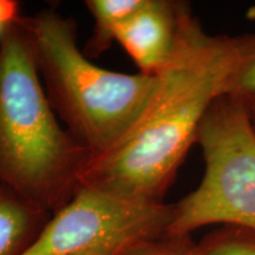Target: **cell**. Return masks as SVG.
Masks as SVG:
<instances>
[{
    "instance_id": "6da1fadb",
    "label": "cell",
    "mask_w": 255,
    "mask_h": 255,
    "mask_svg": "<svg viewBox=\"0 0 255 255\" xmlns=\"http://www.w3.org/2000/svg\"><path fill=\"white\" fill-rule=\"evenodd\" d=\"M232 66V37L208 33L189 4L181 2L176 43L150 103L116 148L90 159L82 186L138 202H164L203 117L225 95Z\"/></svg>"
},
{
    "instance_id": "7a4b0ae2",
    "label": "cell",
    "mask_w": 255,
    "mask_h": 255,
    "mask_svg": "<svg viewBox=\"0 0 255 255\" xmlns=\"http://www.w3.org/2000/svg\"><path fill=\"white\" fill-rule=\"evenodd\" d=\"M90 159L47 100L21 14L0 38V183L55 213L81 188Z\"/></svg>"
},
{
    "instance_id": "3957f363",
    "label": "cell",
    "mask_w": 255,
    "mask_h": 255,
    "mask_svg": "<svg viewBox=\"0 0 255 255\" xmlns=\"http://www.w3.org/2000/svg\"><path fill=\"white\" fill-rule=\"evenodd\" d=\"M38 71L60 123L91 159L116 148L150 103L158 76L111 71L79 49L77 23L55 8L26 15Z\"/></svg>"
},
{
    "instance_id": "277c9868",
    "label": "cell",
    "mask_w": 255,
    "mask_h": 255,
    "mask_svg": "<svg viewBox=\"0 0 255 255\" xmlns=\"http://www.w3.org/2000/svg\"><path fill=\"white\" fill-rule=\"evenodd\" d=\"M205 162L199 186L174 203L167 235H191L207 226L255 233V129L241 97L222 95L197 130Z\"/></svg>"
},
{
    "instance_id": "5b68a950",
    "label": "cell",
    "mask_w": 255,
    "mask_h": 255,
    "mask_svg": "<svg viewBox=\"0 0 255 255\" xmlns=\"http://www.w3.org/2000/svg\"><path fill=\"white\" fill-rule=\"evenodd\" d=\"M174 203L138 202L81 186L20 255H127L168 233Z\"/></svg>"
},
{
    "instance_id": "8992f818",
    "label": "cell",
    "mask_w": 255,
    "mask_h": 255,
    "mask_svg": "<svg viewBox=\"0 0 255 255\" xmlns=\"http://www.w3.org/2000/svg\"><path fill=\"white\" fill-rule=\"evenodd\" d=\"M182 1L144 0L142 7L121 25L116 41L141 73L157 76L176 43Z\"/></svg>"
},
{
    "instance_id": "52a82bcc",
    "label": "cell",
    "mask_w": 255,
    "mask_h": 255,
    "mask_svg": "<svg viewBox=\"0 0 255 255\" xmlns=\"http://www.w3.org/2000/svg\"><path fill=\"white\" fill-rule=\"evenodd\" d=\"M49 219V212L0 183V255H20Z\"/></svg>"
},
{
    "instance_id": "ba28073f",
    "label": "cell",
    "mask_w": 255,
    "mask_h": 255,
    "mask_svg": "<svg viewBox=\"0 0 255 255\" xmlns=\"http://www.w3.org/2000/svg\"><path fill=\"white\" fill-rule=\"evenodd\" d=\"M144 0H88L89 12L94 17L92 34L85 44V56L97 58L116 41V33L124 21L138 11Z\"/></svg>"
},
{
    "instance_id": "9c48e42d",
    "label": "cell",
    "mask_w": 255,
    "mask_h": 255,
    "mask_svg": "<svg viewBox=\"0 0 255 255\" xmlns=\"http://www.w3.org/2000/svg\"><path fill=\"white\" fill-rule=\"evenodd\" d=\"M233 66L225 95L255 96V31L232 37Z\"/></svg>"
},
{
    "instance_id": "30bf717a",
    "label": "cell",
    "mask_w": 255,
    "mask_h": 255,
    "mask_svg": "<svg viewBox=\"0 0 255 255\" xmlns=\"http://www.w3.org/2000/svg\"><path fill=\"white\" fill-rule=\"evenodd\" d=\"M202 255H255V233L221 226L197 242Z\"/></svg>"
},
{
    "instance_id": "8fae6325",
    "label": "cell",
    "mask_w": 255,
    "mask_h": 255,
    "mask_svg": "<svg viewBox=\"0 0 255 255\" xmlns=\"http://www.w3.org/2000/svg\"><path fill=\"white\" fill-rule=\"evenodd\" d=\"M127 255H202L190 235H163L139 245Z\"/></svg>"
},
{
    "instance_id": "7c38bea8",
    "label": "cell",
    "mask_w": 255,
    "mask_h": 255,
    "mask_svg": "<svg viewBox=\"0 0 255 255\" xmlns=\"http://www.w3.org/2000/svg\"><path fill=\"white\" fill-rule=\"evenodd\" d=\"M20 5L15 0H0V38L9 24L20 17Z\"/></svg>"
},
{
    "instance_id": "4fadbf2b",
    "label": "cell",
    "mask_w": 255,
    "mask_h": 255,
    "mask_svg": "<svg viewBox=\"0 0 255 255\" xmlns=\"http://www.w3.org/2000/svg\"><path fill=\"white\" fill-rule=\"evenodd\" d=\"M241 98L244 100L245 105H246L248 116H250L251 122L255 129V96H247V97Z\"/></svg>"
}]
</instances>
